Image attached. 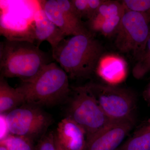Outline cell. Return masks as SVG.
Here are the masks:
<instances>
[{
    "mask_svg": "<svg viewBox=\"0 0 150 150\" xmlns=\"http://www.w3.org/2000/svg\"><path fill=\"white\" fill-rule=\"evenodd\" d=\"M125 12L123 13L112 16L106 19L103 25L100 32L104 36L108 37L116 34Z\"/></svg>",
    "mask_w": 150,
    "mask_h": 150,
    "instance_id": "cell-17",
    "label": "cell"
},
{
    "mask_svg": "<svg viewBox=\"0 0 150 150\" xmlns=\"http://www.w3.org/2000/svg\"><path fill=\"white\" fill-rule=\"evenodd\" d=\"M55 144H56V150H66L63 147L61 146V145L59 143L57 139H56L55 136Z\"/></svg>",
    "mask_w": 150,
    "mask_h": 150,
    "instance_id": "cell-23",
    "label": "cell"
},
{
    "mask_svg": "<svg viewBox=\"0 0 150 150\" xmlns=\"http://www.w3.org/2000/svg\"><path fill=\"white\" fill-rule=\"evenodd\" d=\"M111 121H135L137 97L130 90L89 82L84 85Z\"/></svg>",
    "mask_w": 150,
    "mask_h": 150,
    "instance_id": "cell-4",
    "label": "cell"
},
{
    "mask_svg": "<svg viewBox=\"0 0 150 150\" xmlns=\"http://www.w3.org/2000/svg\"><path fill=\"white\" fill-rule=\"evenodd\" d=\"M105 0H88L87 19L88 21L94 16Z\"/></svg>",
    "mask_w": 150,
    "mask_h": 150,
    "instance_id": "cell-21",
    "label": "cell"
},
{
    "mask_svg": "<svg viewBox=\"0 0 150 150\" xmlns=\"http://www.w3.org/2000/svg\"><path fill=\"white\" fill-rule=\"evenodd\" d=\"M40 6L46 16L67 36L79 35L66 17L57 0L41 1Z\"/></svg>",
    "mask_w": 150,
    "mask_h": 150,
    "instance_id": "cell-11",
    "label": "cell"
},
{
    "mask_svg": "<svg viewBox=\"0 0 150 150\" xmlns=\"http://www.w3.org/2000/svg\"><path fill=\"white\" fill-rule=\"evenodd\" d=\"M104 52L92 32L71 36L52 50V56L71 79H87L97 68Z\"/></svg>",
    "mask_w": 150,
    "mask_h": 150,
    "instance_id": "cell-1",
    "label": "cell"
},
{
    "mask_svg": "<svg viewBox=\"0 0 150 150\" xmlns=\"http://www.w3.org/2000/svg\"><path fill=\"white\" fill-rule=\"evenodd\" d=\"M55 136L66 150H86V137L84 130L68 116L59 122Z\"/></svg>",
    "mask_w": 150,
    "mask_h": 150,
    "instance_id": "cell-9",
    "label": "cell"
},
{
    "mask_svg": "<svg viewBox=\"0 0 150 150\" xmlns=\"http://www.w3.org/2000/svg\"><path fill=\"white\" fill-rule=\"evenodd\" d=\"M25 104L24 98L16 88L9 85L5 78H0V113L7 114Z\"/></svg>",
    "mask_w": 150,
    "mask_h": 150,
    "instance_id": "cell-13",
    "label": "cell"
},
{
    "mask_svg": "<svg viewBox=\"0 0 150 150\" xmlns=\"http://www.w3.org/2000/svg\"><path fill=\"white\" fill-rule=\"evenodd\" d=\"M135 121H114L86 142V150H116L135 125Z\"/></svg>",
    "mask_w": 150,
    "mask_h": 150,
    "instance_id": "cell-8",
    "label": "cell"
},
{
    "mask_svg": "<svg viewBox=\"0 0 150 150\" xmlns=\"http://www.w3.org/2000/svg\"><path fill=\"white\" fill-rule=\"evenodd\" d=\"M71 1L81 18H87L88 0H71Z\"/></svg>",
    "mask_w": 150,
    "mask_h": 150,
    "instance_id": "cell-20",
    "label": "cell"
},
{
    "mask_svg": "<svg viewBox=\"0 0 150 150\" xmlns=\"http://www.w3.org/2000/svg\"><path fill=\"white\" fill-rule=\"evenodd\" d=\"M150 33V12L125 11L116 33L115 45L119 51L132 53L137 60L145 48Z\"/></svg>",
    "mask_w": 150,
    "mask_h": 150,
    "instance_id": "cell-6",
    "label": "cell"
},
{
    "mask_svg": "<svg viewBox=\"0 0 150 150\" xmlns=\"http://www.w3.org/2000/svg\"><path fill=\"white\" fill-rule=\"evenodd\" d=\"M33 33L38 43L47 41L51 45L52 50L67 36L64 33L47 17L41 9L34 15Z\"/></svg>",
    "mask_w": 150,
    "mask_h": 150,
    "instance_id": "cell-10",
    "label": "cell"
},
{
    "mask_svg": "<svg viewBox=\"0 0 150 150\" xmlns=\"http://www.w3.org/2000/svg\"><path fill=\"white\" fill-rule=\"evenodd\" d=\"M71 89L73 96L70 100L67 116L84 130L87 142L114 121L105 115L84 86L71 87Z\"/></svg>",
    "mask_w": 150,
    "mask_h": 150,
    "instance_id": "cell-5",
    "label": "cell"
},
{
    "mask_svg": "<svg viewBox=\"0 0 150 150\" xmlns=\"http://www.w3.org/2000/svg\"><path fill=\"white\" fill-rule=\"evenodd\" d=\"M35 150H56L55 134L50 133L43 135L41 137Z\"/></svg>",
    "mask_w": 150,
    "mask_h": 150,
    "instance_id": "cell-19",
    "label": "cell"
},
{
    "mask_svg": "<svg viewBox=\"0 0 150 150\" xmlns=\"http://www.w3.org/2000/svg\"><path fill=\"white\" fill-rule=\"evenodd\" d=\"M1 143L8 150H34L33 140L21 136L10 134L1 140Z\"/></svg>",
    "mask_w": 150,
    "mask_h": 150,
    "instance_id": "cell-16",
    "label": "cell"
},
{
    "mask_svg": "<svg viewBox=\"0 0 150 150\" xmlns=\"http://www.w3.org/2000/svg\"><path fill=\"white\" fill-rule=\"evenodd\" d=\"M9 133L33 140L45 135L52 119L40 107L24 104L5 115Z\"/></svg>",
    "mask_w": 150,
    "mask_h": 150,
    "instance_id": "cell-7",
    "label": "cell"
},
{
    "mask_svg": "<svg viewBox=\"0 0 150 150\" xmlns=\"http://www.w3.org/2000/svg\"><path fill=\"white\" fill-rule=\"evenodd\" d=\"M143 96L145 99L150 104V83L143 93Z\"/></svg>",
    "mask_w": 150,
    "mask_h": 150,
    "instance_id": "cell-22",
    "label": "cell"
},
{
    "mask_svg": "<svg viewBox=\"0 0 150 150\" xmlns=\"http://www.w3.org/2000/svg\"><path fill=\"white\" fill-rule=\"evenodd\" d=\"M146 127L147 129L150 130V120L149 121V125H148V126H146Z\"/></svg>",
    "mask_w": 150,
    "mask_h": 150,
    "instance_id": "cell-25",
    "label": "cell"
},
{
    "mask_svg": "<svg viewBox=\"0 0 150 150\" xmlns=\"http://www.w3.org/2000/svg\"><path fill=\"white\" fill-rule=\"evenodd\" d=\"M125 11L121 1L105 0L95 14L88 21L89 30L93 33L100 32L106 19Z\"/></svg>",
    "mask_w": 150,
    "mask_h": 150,
    "instance_id": "cell-12",
    "label": "cell"
},
{
    "mask_svg": "<svg viewBox=\"0 0 150 150\" xmlns=\"http://www.w3.org/2000/svg\"><path fill=\"white\" fill-rule=\"evenodd\" d=\"M125 11L146 13L150 12V0H123Z\"/></svg>",
    "mask_w": 150,
    "mask_h": 150,
    "instance_id": "cell-18",
    "label": "cell"
},
{
    "mask_svg": "<svg viewBox=\"0 0 150 150\" xmlns=\"http://www.w3.org/2000/svg\"><path fill=\"white\" fill-rule=\"evenodd\" d=\"M116 150H150V130L143 127Z\"/></svg>",
    "mask_w": 150,
    "mask_h": 150,
    "instance_id": "cell-14",
    "label": "cell"
},
{
    "mask_svg": "<svg viewBox=\"0 0 150 150\" xmlns=\"http://www.w3.org/2000/svg\"><path fill=\"white\" fill-rule=\"evenodd\" d=\"M132 70L135 79H140L150 71V33L145 48Z\"/></svg>",
    "mask_w": 150,
    "mask_h": 150,
    "instance_id": "cell-15",
    "label": "cell"
},
{
    "mask_svg": "<svg viewBox=\"0 0 150 150\" xmlns=\"http://www.w3.org/2000/svg\"><path fill=\"white\" fill-rule=\"evenodd\" d=\"M0 150H8L6 146L2 144H0Z\"/></svg>",
    "mask_w": 150,
    "mask_h": 150,
    "instance_id": "cell-24",
    "label": "cell"
},
{
    "mask_svg": "<svg viewBox=\"0 0 150 150\" xmlns=\"http://www.w3.org/2000/svg\"><path fill=\"white\" fill-rule=\"evenodd\" d=\"M51 62L49 55L30 40L6 39L1 42L2 77L18 78L22 82H29Z\"/></svg>",
    "mask_w": 150,
    "mask_h": 150,
    "instance_id": "cell-2",
    "label": "cell"
},
{
    "mask_svg": "<svg viewBox=\"0 0 150 150\" xmlns=\"http://www.w3.org/2000/svg\"><path fill=\"white\" fill-rule=\"evenodd\" d=\"M16 89L23 97L25 104L39 107L64 102L72 91L68 75L54 62L43 67L32 80L22 82Z\"/></svg>",
    "mask_w": 150,
    "mask_h": 150,
    "instance_id": "cell-3",
    "label": "cell"
},
{
    "mask_svg": "<svg viewBox=\"0 0 150 150\" xmlns=\"http://www.w3.org/2000/svg\"><path fill=\"white\" fill-rule=\"evenodd\" d=\"M149 79H150V77Z\"/></svg>",
    "mask_w": 150,
    "mask_h": 150,
    "instance_id": "cell-26",
    "label": "cell"
}]
</instances>
